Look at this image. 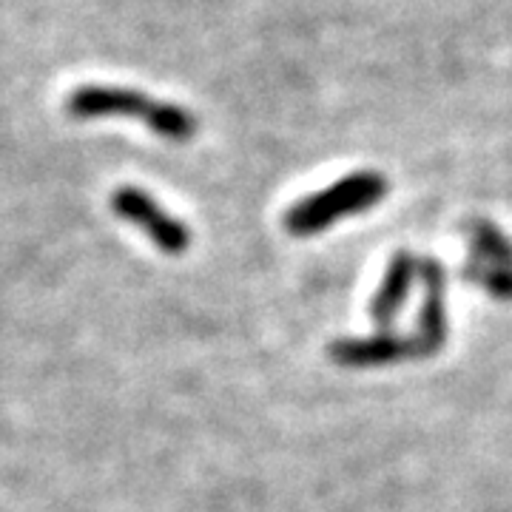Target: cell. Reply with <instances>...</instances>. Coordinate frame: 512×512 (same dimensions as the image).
I'll use <instances>...</instances> for the list:
<instances>
[{
	"label": "cell",
	"mask_w": 512,
	"mask_h": 512,
	"mask_svg": "<svg viewBox=\"0 0 512 512\" xmlns=\"http://www.w3.org/2000/svg\"><path fill=\"white\" fill-rule=\"evenodd\" d=\"M416 276H419V259L410 251H399L390 259L382 285H379V291L373 293V299H370V319H373V325L382 333H387L390 325L396 322V316H399L407 296H410V288H413Z\"/></svg>",
	"instance_id": "6"
},
{
	"label": "cell",
	"mask_w": 512,
	"mask_h": 512,
	"mask_svg": "<svg viewBox=\"0 0 512 512\" xmlns=\"http://www.w3.org/2000/svg\"><path fill=\"white\" fill-rule=\"evenodd\" d=\"M66 111L77 120L131 117L146 123L157 137L168 143H188L200 131V120L183 106L154 100L137 89H120V86H80L66 97Z\"/></svg>",
	"instance_id": "1"
},
{
	"label": "cell",
	"mask_w": 512,
	"mask_h": 512,
	"mask_svg": "<svg viewBox=\"0 0 512 512\" xmlns=\"http://www.w3.org/2000/svg\"><path fill=\"white\" fill-rule=\"evenodd\" d=\"M328 356L339 367H387L419 359V348L413 336H396V333H376V336H359V339H336L330 342Z\"/></svg>",
	"instance_id": "5"
},
{
	"label": "cell",
	"mask_w": 512,
	"mask_h": 512,
	"mask_svg": "<svg viewBox=\"0 0 512 512\" xmlns=\"http://www.w3.org/2000/svg\"><path fill=\"white\" fill-rule=\"evenodd\" d=\"M467 234H470V245H473L476 262H481V265L512 268V239L504 231H498L493 222H470Z\"/></svg>",
	"instance_id": "7"
},
{
	"label": "cell",
	"mask_w": 512,
	"mask_h": 512,
	"mask_svg": "<svg viewBox=\"0 0 512 512\" xmlns=\"http://www.w3.org/2000/svg\"><path fill=\"white\" fill-rule=\"evenodd\" d=\"M390 183L379 171H353L339 183L299 200L285 214V231L291 237H316L328 231L333 222L365 214L387 197Z\"/></svg>",
	"instance_id": "2"
},
{
	"label": "cell",
	"mask_w": 512,
	"mask_h": 512,
	"mask_svg": "<svg viewBox=\"0 0 512 512\" xmlns=\"http://www.w3.org/2000/svg\"><path fill=\"white\" fill-rule=\"evenodd\" d=\"M464 279H470L473 285L484 288V291L501 299V302H512V268H501V265H481V262H473V265H464L461 271Z\"/></svg>",
	"instance_id": "8"
},
{
	"label": "cell",
	"mask_w": 512,
	"mask_h": 512,
	"mask_svg": "<svg viewBox=\"0 0 512 512\" xmlns=\"http://www.w3.org/2000/svg\"><path fill=\"white\" fill-rule=\"evenodd\" d=\"M111 211L120 220L137 225L163 254L183 256L191 248V231L183 220L165 214L163 205L143 188L123 185L111 194Z\"/></svg>",
	"instance_id": "3"
},
{
	"label": "cell",
	"mask_w": 512,
	"mask_h": 512,
	"mask_svg": "<svg viewBox=\"0 0 512 512\" xmlns=\"http://www.w3.org/2000/svg\"><path fill=\"white\" fill-rule=\"evenodd\" d=\"M419 279L424 299L413 339L419 348V359H430L447 345V271L436 259H419Z\"/></svg>",
	"instance_id": "4"
}]
</instances>
